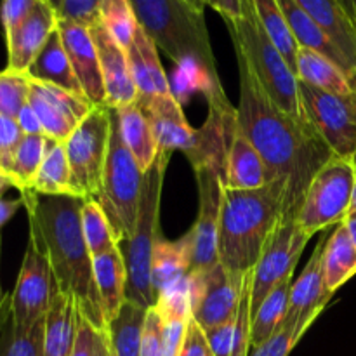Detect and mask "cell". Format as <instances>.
<instances>
[{
	"label": "cell",
	"instance_id": "obj_17",
	"mask_svg": "<svg viewBox=\"0 0 356 356\" xmlns=\"http://www.w3.org/2000/svg\"><path fill=\"white\" fill-rule=\"evenodd\" d=\"M327 238L329 235H322L301 277L292 284L291 289L287 315L282 325L294 329L301 337L332 298L325 289V275H323V252H325Z\"/></svg>",
	"mask_w": 356,
	"mask_h": 356
},
{
	"label": "cell",
	"instance_id": "obj_49",
	"mask_svg": "<svg viewBox=\"0 0 356 356\" xmlns=\"http://www.w3.org/2000/svg\"><path fill=\"white\" fill-rule=\"evenodd\" d=\"M179 356H214L209 348L207 339H205L204 330L197 325L193 318H190V323H188L186 341H184L183 351Z\"/></svg>",
	"mask_w": 356,
	"mask_h": 356
},
{
	"label": "cell",
	"instance_id": "obj_11",
	"mask_svg": "<svg viewBox=\"0 0 356 356\" xmlns=\"http://www.w3.org/2000/svg\"><path fill=\"white\" fill-rule=\"evenodd\" d=\"M56 285L51 264L35 238H28L16 287L10 294V315L17 329L28 330L45 318Z\"/></svg>",
	"mask_w": 356,
	"mask_h": 356
},
{
	"label": "cell",
	"instance_id": "obj_54",
	"mask_svg": "<svg viewBox=\"0 0 356 356\" xmlns=\"http://www.w3.org/2000/svg\"><path fill=\"white\" fill-rule=\"evenodd\" d=\"M351 163H353V169H355V190H353V202H351L350 216H348V218H356V153L351 156Z\"/></svg>",
	"mask_w": 356,
	"mask_h": 356
},
{
	"label": "cell",
	"instance_id": "obj_20",
	"mask_svg": "<svg viewBox=\"0 0 356 356\" xmlns=\"http://www.w3.org/2000/svg\"><path fill=\"white\" fill-rule=\"evenodd\" d=\"M58 13L49 0H40L33 13L6 37L7 70L26 73L49 37L58 30Z\"/></svg>",
	"mask_w": 356,
	"mask_h": 356
},
{
	"label": "cell",
	"instance_id": "obj_26",
	"mask_svg": "<svg viewBox=\"0 0 356 356\" xmlns=\"http://www.w3.org/2000/svg\"><path fill=\"white\" fill-rule=\"evenodd\" d=\"M191 263V236L190 233L181 240H159L152 256V289L156 301L159 296L177 282L184 280L190 275Z\"/></svg>",
	"mask_w": 356,
	"mask_h": 356
},
{
	"label": "cell",
	"instance_id": "obj_10",
	"mask_svg": "<svg viewBox=\"0 0 356 356\" xmlns=\"http://www.w3.org/2000/svg\"><path fill=\"white\" fill-rule=\"evenodd\" d=\"M301 110L336 156L356 153V90L336 94L298 80Z\"/></svg>",
	"mask_w": 356,
	"mask_h": 356
},
{
	"label": "cell",
	"instance_id": "obj_30",
	"mask_svg": "<svg viewBox=\"0 0 356 356\" xmlns=\"http://www.w3.org/2000/svg\"><path fill=\"white\" fill-rule=\"evenodd\" d=\"M117 113L122 139L131 149L143 172H146L159 155V143L153 134L152 125L138 101L118 108Z\"/></svg>",
	"mask_w": 356,
	"mask_h": 356
},
{
	"label": "cell",
	"instance_id": "obj_13",
	"mask_svg": "<svg viewBox=\"0 0 356 356\" xmlns=\"http://www.w3.org/2000/svg\"><path fill=\"white\" fill-rule=\"evenodd\" d=\"M308 242L309 236L298 228L296 221L278 222L252 270V315L278 284L294 277L299 257Z\"/></svg>",
	"mask_w": 356,
	"mask_h": 356
},
{
	"label": "cell",
	"instance_id": "obj_59",
	"mask_svg": "<svg viewBox=\"0 0 356 356\" xmlns=\"http://www.w3.org/2000/svg\"><path fill=\"white\" fill-rule=\"evenodd\" d=\"M186 2L190 3V6H193L195 9L202 10V13L205 10V0H186Z\"/></svg>",
	"mask_w": 356,
	"mask_h": 356
},
{
	"label": "cell",
	"instance_id": "obj_45",
	"mask_svg": "<svg viewBox=\"0 0 356 356\" xmlns=\"http://www.w3.org/2000/svg\"><path fill=\"white\" fill-rule=\"evenodd\" d=\"M40 0H2L0 2V23L3 37L13 33L37 7Z\"/></svg>",
	"mask_w": 356,
	"mask_h": 356
},
{
	"label": "cell",
	"instance_id": "obj_41",
	"mask_svg": "<svg viewBox=\"0 0 356 356\" xmlns=\"http://www.w3.org/2000/svg\"><path fill=\"white\" fill-rule=\"evenodd\" d=\"M31 79L26 73L0 72V115L17 118L19 111L26 106L30 96Z\"/></svg>",
	"mask_w": 356,
	"mask_h": 356
},
{
	"label": "cell",
	"instance_id": "obj_3",
	"mask_svg": "<svg viewBox=\"0 0 356 356\" xmlns=\"http://www.w3.org/2000/svg\"><path fill=\"white\" fill-rule=\"evenodd\" d=\"M285 184L271 181L257 190H222L218 254L226 271L243 277L259 261L280 222Z\"/></svg>",
	"mask_w": 356,
	"mask_h": 356
},
{
	"label": "cell",
	"instance_id": "obj_61",
	"mask_svg": "<svg viewBox=\"0 0 356 356\" xmlns=\"http://www.w3.org/2000/svg\"><path fill=\"white\" fill-rule=\"evenodd\" d=\"M355 23H356V14H355Z\"/></svg>",
	"mask_w": 356,
	"mask_h": 356
},
{
	"label": "cell",
	"instance_id": "obj_2",
	"mask_svg": "<svg viewBox=\"0 0 356 356\" xmlns=\"http://www.w3.org/2000/svg\"><path fill=\"white\" fill-rule=\"evenodd\" d=\"M23 207L30 219V236L35 238L51 264L58 291L75 302L83 318L106 332L92 273V254L82 233L83 198L49 197L33 190L21 191Z\"/></svg>",
	"mask_w": 356,
	"mask_h": 356
},
{
	"label": "cell",
	"instance_id": "obj_21",
	"mask_svg": "<svg viewBox=\"0 0 356 356\" xmlns=\"http://www.w3.org/2000/svg\"><path fill=\"white\" fill-rule=\"evenodd\" d=\"M156 49L159 47L155 42L138 24L131 44L125 49L132 80L138 90V101H146L172 92L165 72L160 65Z\"/></svg>",
	"mask_w": 356,
	"mask_h": 356
},
{
	"label": "cell",
	"instance_id": "obj_14",
	"mask_svg": "<svg viewBox=\"0 0 356 356\" xmlns=\"http://www.w3.org/2000/svg\"><path fill=\"white\" fill-rule=\"evenodd\" d=\"M209 118L202 129H195L190 145L183 149L193 169L211 167L222 176L229 146L236 131V108L229 104L222 86L209 89Z\"/></svg>",
	"mask_w": 356,
	"mask_h": 356
},
{
	"label": "cell",
	"instance_id": "obj_4",
	"mask_svg": "<svg viewBox=\"0 0 356 356\" xmlns=\"http://www.w3.org/2000/svg\"><path fill=\"white\" fill-rule=\"evenodd\" d=\"M138 24L176 65L193 66L209 89L221 86L207 21L186 0H129Z\"/></svg>",
	"mask_w": 356,
	"mask_h": 356
},
{
	"label": "cell",
	"instance_id": "obj_1",
	"mask_svg": "<svg viewBox=\"0 0 356 356\" xmlns=\"http://www.w3.org/2000/svg\"><path fill=\"white\" fill-rule=\"evenodd\" d=\"M240 72V101L236 125L263 159L271 181L285 184L280 221H296L309 183L330 162L334 152L312 122L287 113L273 103L249 65L236 54Z\"/></svg>",
	"mask_w": 356,
	"mask_h": 356
},
{
	"label": "cell",
	"instance_id": "obj_22",
	"mask_svg": "<svg viewBox=\"0 0 356 356\" xmlns=\"http://www.w3.org/2000/svg\"><path fill=\"white\" fill-rule=\"evenodd\" d=\"M138 103L152 125L160 149H169V152L181 149L183 152L190 145L195 129L190 127L181 103L172 92L146 101H138Z\"/></svg>",
	"mask_w": 356,
	"mask_h": 356
},
{
	"label": "cell",
	"instance_id": "obj_38",
	"mask_svg": "<svg viewBox=\"0 0 356 356\" xmlns=\"http://www.w3.org/2000/svg\"><path fill=\"white\" fill-rule=\"evenodd\" d=\"M80 219H82L83 238H86V243L92 257L108 252V250L118 245L113 228H111L99 202L94 200V198L83 202Z\"/></svg>",
	"mask_w": 356,
	"mask_h": 356
},
{
	"label": "cell",
	"instance_id": "obj_29",
	"mask_svg": "<svg viewBox=\"0 0 356 356\" xmlns=\"http://www.w3.org/2000/svg\"><path fill=\"white\" fill-rule=\"evenodd\" d=\"M76 336V308L56 289L45 315L44 356H70Z\"/></svg>",
	"mask_w": 356,
	"mask_h": 356
},
{
	"label": "cell",
	"instance_id": "obj_27",
	"mask_svg": "<svg viewBox=\"0 0 356 356\" xmlns=\"http://www.w3.org/2000/svg\"><path fill=\"white\" fill-rule=\"evenodd\" d=\"M278 3H280L282 10H284L285 19H287L289 28H291L292 35H294L299 47L312 49V51L332 59V61L336 63L337 66H341V68L350 75V79L356 83V73L353 72L350 63H348V59L343 56V52L336 47V44H334L329 37H327L325 31H323L322 28H320L305 10L296 3V0H278Z\"/></svg>",
	"mask_w": 356,
	"mask_h": 356
},
{
	"label": "cell",
	"instance_id": "obj_42",
	"mask_svg": "<svg viewBox=\"0 0 356 356\" xmlns=\"http://www.w3.org/2000/svg\"><path fill=\"white\" fill-rule=\"evenodd\" d=\"M23 138L24 134L16 118L0 115V170L6 176L10 177L14 155H16V149Z\"/></svg>",
	"mask_w": 356,
	"mask_h": 356
},
{
	"label": "cell",
	"instance_id": "obj_47",
	"mask_svg": "<svg viewBox=\"0 0 356 356\" xmlns=\"http://www.w3.org/2000/svg\"><path fill=\"white\" fill-rule=\"evenodd\" d=\"M139 356H162V316L155 306L146 312Z\"/></svg>",
	"mask_w": 356,
	"mask_h": 356
},
{
	"label": "cell",
	"instance_id": "obj_39",
	"mask_svg": "<svg viewBox=\"0 0 356 356\" xmlns=\"http://www.w3.org/2000/svg\"><path fill=\"white\" fill-rule=\"evenodd\" d=\"M45 318L31 329H17L13 315L6 320L0 332V356H44Z\"/></svg>",
	"mask_w": 356,
	"mask_h": 356
},
{
	"label": "cell",
	"instance_id": "obj_25",
	"mask_svg": "<svg viewBox=\"0 0 356 356\" xmlns=\"http://www.w3.org/2000/svg\"><path fill=\"white\" fill-rule=\"evenodd\" d=\"M270 183L263 159L236 125L225 167V186L229 190H257Z\"/></svg>",
	"mask_w": 356,
	"mask_h": 356
},
{
	"label": "cell",
	"instance_id": "obj_48",
	"mask_svg": "<svg viewBox=\"0 0 356 356\" xmlns=\"http://www.w3.org/2000/svg\"><path fill=\"white\" fill-rule=\"evenodd\" d=\"M233 325H235V318L222 323V325L204 330L205 339H207L209 348L214 356H232Z\"/></svg>",
	"mask_w": 356,
	"mask_h": 356
},
{
	"label": "cell",
	"instance_id": "obj_18",
	"mask_svg": "<svg viewBox=\"0 0 356 356\" xmlns=\"http://www.w3.org/2000/svg\"><path fill=\"white\" fill-rule=\"evenodd\" d=\"M89 30L96 45L97 58H99L106 104L118 110V108L134 103L138 99V90L132 80L125 49L111 37L110 31L99 21L90 24Z\"/></svg>",
	"mask_w": 356,
	"mask_h": 356
},
{
	"label": "cell",
	"instance_id": "obj_16",
	"mask_svg": "<svg viewBox=\"0 0 356 356\" xmlns=\"http://www.w3.org/2000/svg\"><path fill=\"white\" fill-rule=\"evenodd\" d=\"M28 104L40 120L44 134L58 143H65L94 108L86 96L37 80L30 83Z\"/></svg>",
	"mask_w": 356,
	"mask_h": 356
},
{
	"label": "cell",
	"instance_id": "obj_46",
	"mask_svg": "<svg viewBox=\"0 0 356 356\" xmlns=\"http://www.w3.org/2000/svg\"><path fill=\"white\" fill-rule=\"evenodd\" d=\"M299 339L301 336L294 329L282 325L266 343L250 351L249 356H289L296 344L299 343Z\"/></svg>",
	"mask_w": 356,
	"mask_h": 356
},
{
	"label": "cell",
	"instance_id": "obj_43",
	"mask_svg": "<svg viewBox=\"0 0 356 356\" xmlns=\"http://www.w3.org/2000/svg\"><path fill=\"white\" fill-rule=\"evenodd\" d=\"M104 334L97 330L87 318L76 312V336L70 356H99Z\"/></svg>",
	"mask_w": 356,
	"mask_h": 356
},
{
	"label": "cell",
	"instance_id": "obj_53",
	"mask_svg": "<svg viewBox=\"0 0 356 356\" xmlns=\"http://www.w3.org/2000/svg\"><path fill=\"white\" fill-rule=\"evenodd\" d=\"M0 252H2V236H0ZM10 315V294H3L2 287H0V332L6 323V320Z\"/></svg>",
	"mask_w": 356,
	"mask_h": 356
},
{
	"label": "cell",
	"instance_id": "obj_31",
	"mask_svg": "<svg viewBox=\"0 0 356 356\" xmlns=\"http://www.w3.org/2000/svg\"><path fill=\"white\" fill-rule=\"evenodd\" d=\"M323 275L325 289L330 296L336 294L348 280L356 275V247L348 232L346 222L336 226L329 235L323 252Z\"/></svg>",
	"mask_w": 356,
	"mask_h": 356
},
{
	"label": "cell",
	"instance_id": "obj_15",
	"mask_svg": "<svg viewBox=\"0 0 356 356\" xmlns=\"http://www.w3.org/2000/svg\"><path fill=\"white\" fill-rule=\"evenodd\" d=\"M198 184V216L191 236L190 273L207 271L219 264L218 235L222 204V176L211 167L195 169Z\"/></svg>",
	"mask_w": 356,
	"mask_h": 356
},
{
	"label": "cell",
	"instance_id": "obj_50",
	"mask_svg": "<svg viewBox=\"0 0 356 356\" xmlns=\"http://www.w3.org/2000/svg\"><path fill=\"white\" fill-rule=\"evenodd\" d=\"M17 124H19L21 131H23L24 136H33V134H44V129H42L40 120L35 115V111L31 110L30 104L26 103V106L19 111L17 115Z\"/></svg>",
	"mask_w": 356,
	"mask_h": 356
},
{
	"label": "cell",
	"instance_id": "obj_28",
	"mask_svg": "<svg viewBox=\"0 0 356 356\" xmlns=\"http://www.w3.org/2000/svg\"><path fill=\"white\" fill-rule=\"evenodd\" d=\"M26 75L31 80H37V82L51 83V86L59 87V89L68 90V92L86 96L75 72H73L72 63H70L68 54L65 51L59 30H56L49 37L44 49L38 52L35 61L28 68Z\"/></svg>",
	"mask_w": 356,
	"mask_h": 356
},
{
	"label": "cell",
	"instance_id": "obj_5",
	"mask_svg": "<svg viewBox=\"0 0 356 356\" xmlns=\"http://www.w3.org/2000/svg\"><path fill=\"white\" fill-rule=\"evenodd\" d=\"M172 152L160 149L155 162L145 172L141 202H139L138 219L134 233L129 240L120 242L127 266V294L125 299L141 308L149 309L156 306V298L152 289V256L156 242L162 240L160 232V202H162L163 181H165L167 163Z\"/></svg>",
	"mask_w": 356,
	"mask_h": 356
},
{
	"label": "cell",
	"instance_id": "obj_35",
	"mask_svg": "<svg viewBox=\"0 0 356 356\" xmlns=\"http://www.w3.org/2000/svg\"><path fill=\"white\" fill-rule=\"evenodd\" d=\"M31 190L49 197H76L72 186V169L63 143H51Z\"/></svg>",
	"mask_w": 356,
	"mask_h": 356
},
{
	"label": "cell",
	"instance_id": "obj_44",
	"mask_svg": "<svg viewBox=\"0 0 356 356\" xmlns=\"http://www.w3.org/2000/svg\"><path fill=\"white\" fill-rule=\"evenodd\" d=\"M101 0H63L58 10V17L63 21L90 26L99 16Z\"/></svg>",
	"mask_w": 356,
	"mask_h": 356
},
{
	"label": "cell",
	"instance_id": "obj_51",
	"mask_svg": "<svg viewBox=\"0 0 356 356\" xmlns=\"http://www.w3.org/2000/svg\"><path fill=\"white\" fill-rule=\"evenodd\" d=\"M205 6L221 14L222 19H236L242 16V0H205Z\"/></svg>",
	"mask_w": 356,
	"mask_h": 356
},
{
	"label": "cell",
	"instance_id": "obj_37",
	"mask_svg": "<svg viewBox=\"0 0 356 356\" xmlns=\"http://www.w3.org/2000/svg\"><path fill=\"white\" fill-rule=\"evenodd\" d=\"M52 141L54 139L47 138L45 134H33L24 136L23 141L19 143L16 155H14L13 170H10V179H13L14 188L19 190V193L31 190L38 169L47 155V149Z\"/></svg>",
	"mask_w": 356,
	"mask_h": 356
},
{
	"label": "cell",
	"instance_id": "obj_7",
	"mask_svg": "<svg viewBox=\"0 0 356 356\" xmlns=\"http://www.w3.org/2000/svg\"><path fill=\"white\" fill-rule=\"evenodd\" d=\"M143 181L145 172L122 139L117 108H111L110 146L101 177L99 193L94 200L99 202L103 207L118 243L129 240L134 233Z\"/></svg>",
	"mask_w": 356,
	"mask_h": 356
},
{
	"label": "cell",
	"instance_id": "obj_19",
	"mask_svg": "<svg viewBox=\"0 0 356 356\" xmlns=\"http://www.w3.org/2000/svg\"><path fill=\"white\" fill-rule=\"evenodd\" d=\"M58 30L70 63H72L73 72H75L76 79L82 86L86 97L94 106L106 104L99 58H97L96 45H94L89 26L59 19Z\"/></svg>",
	"mask_w": 356,
	"mask_h": 356
},
{
	"label": "cell",
	"instance_id": "obj_23",
	"mask_svg": "<svg viewBox=\"0 0 356 356\" xmlns=\"http://www.w3.org/2000/svg\"><path fill=\"white\" fill-rule=\"evenodd\" d=\"M343 52L356 73V23L339 0H296Z\"/></svg>",
	"mask_w": 356,
	"mask_h": 356
},
{
	"label": "cell",
	"instance_id": "obj_9",
	"mask_svg": "<svg viewBox=\"0 0 356 356\" xmlns=\"http://www.w3.org/2000/svg\"><path fill=\"white\" fill-rule=\"evenodd\" d=\"M111 131V108L97 104L76 125L65 145L72 169V186L79 198H96L101 188Z\"/></svg>",
	"mask_w": 356,
	"mask_h": 356
},
{
	"label": "cell",
	"instance_id": "obj_6",
	"mask_svg": "<svg viewBox=\"0 0 356 356\" xmlns=\"http://www.w3.org/2000/svg\"><path fill=\"white\" fill-rule=\"evenodd\" d=\"M236 54L242 56L266 96L287 113L302 117L298 79L264 31L252 0H242V16L225 19Z\"/></svg>",
	"mask_w": 356,
	"mask_h": 356
},
{
	"label": "cell",
	"instance_id": "obj_52",
	"mask_svg": "<svg viewBox=\"0 0 356 356\" xmlns=\"http://www.w3.org/2000/svg\"><path fill=\"white\" fill-rule=\"evenodd\" d=\"M19 207H23V200H3L2 195H0V228L16 214V211Z\"/></svg>",
	"mask_w": 356,
	"mask_h": 356
},
{
	"label": "cell",
	"instance_id": "obj_57",
	"mask_svg": "<svg viewBox=\"0 0 356 356\" xmlns=\"http://www.w3.org/2000/svg\"><path fill=\"white\" fill-rule=\"evenodd\" d=\"M10 186L14 188V184H13V181H10V177L6 176V174H3L2 170H0V195L3 193V190H7V188H10Z\"/></svg>",
	"mask_w": 356,
	"mask_h": 356
},
{
	"label": "cell",
	"instance_id": "obj_24",
	"mask_svg": "<svg viewBox=\"0 0 356 356\" xmlns=\"http://www.w3.org/2000/svg\"><path fill=\"white\" fill-rule=\"evenodd\" d=\"M92 273L104 320L106 323H110L118 315L124 302L127 301L125 299L127 266H125L124 254L120 250V243L108 252L92 257Z\"/></svg>",
	"mask_w": 356,
	"mask_h": 356
},
{
	"label": "cell",
	"instance_id": "obj_34",
	"mask_svg": "<svg viewBox=\"0 0 356 356\" xmlns=\"http://www.w3.org/2000/svg\"><path fill=\"white\" fill-rule=\"evenodd\" d=\"M294 280L292 277L285 278L266 296L257 312L252 315V329H250V351L266 343L284 323L287 315L291 289Z\"/></svg>",
	"mask_w": 356,
	"mask_h": 356
},
{
	"label": "cell",
	"instance_id": "obj_56",
	"mask_svg": "<svg viewBox=\"0 0 356 356\" xmlns=\"http://www.w3.org/2000/svg\"><path fill=\"white\" fill-rule=\"evenodd\" d=\"M344 222H346L348 232H350L351 240H353V243H355V247H356V218H348Z\"/></svg>",
	"mask_w": 356,
	"mask_h": 356
},
{
	"label": "cell",
	"instance_id": "obj_55",
	"mask_svg": "<svg viewBox=\"0 0 356 356\" xmlns=\"http://www.w3.org/2000/svg\"><path fill=\"white\" fill-rule=\"evenodd\" d=\"M343 3V7L346 9V13L350 14L351 17L355 19V14H356V0H339Z\"/></svg>",
	"mask_w": 356,
	"mask_h": 356
},
{
	"label": "cell",
	"instance_id": "obj_8",
	"mask_svg": "<svg viewBox=\"0 0 356 356\" xmlns=\"http://www.w3.org/2000/svg\"><path fill=\"white\" fill-rule=\"evenodd\" d=\"M355 190V169L351 159L332 156L309 183L301 209L298 228L312 238L330 226L344 222L350 216Z\"/></svg>",
	"mask_w": 356,
	"mask_h": 356
},
{
	"label": "cell",
	"instance_id": "obj_12",
	"mask_svg": "<svg viewBox=\"0 0 356 356\" xmlns=\"http://www.w3.org/2000/svg\"><path fill=\"white\" fill-rule=\"evenodd\" d=\"M243 277L232 275L221 263L207 271L190 273L188 291L191 318L202 330L222 325L235 318L242 296Z\"/></svg>",
	"mask_w": 356,
	"mask_h": 356
},
{
	"label": "cell",
	"instance_id": "obj_32",
	"mask_svg": "<svg viewBox=\"0 0 356 356\" xmlns=\"http://www.w3.org/2000/svg\"><path fill=\"white\" fill-rule=\"evenodd\" d=\"M296 76L301 82L309 83L316 89L327 90V92L350 94L356 90V83L341 66L312 49L299 47L298 75Z\"/></svg>",
	"mask_w": 356,
	"mask_h": 356
},
{
	"label": "cell",
	"instance_id": "obj_58",
	"mask_svg": "<svg viewBox=\"0 0 356 356\" xmlns=\"http://www.w3.org/2000/svg\"><path fill=\"white\" fill-rule=\"evenodd\" d=\"M99 356H110V348H108V336L104 334V339L103 344H101V350H99Z\"/></svg>",
	"mask_w": 356,
	"mask_h": 356
},
{
	"label": "cell",
	"instance_id": "obj_60",
	"mask_svg": "<svg viewBox=\"0 0 356 356\" xmlns=\"http://www.w3.org/2000/svg\"><path fill=\"white\" fill-rule=\"evenodd\" d=\"M49 3H51V6L54 7V10H56V13H58V10H59V7H61V3H63V0H49Z\"/></svg>",
	"mask_w": 356,
	"mask_h": 356
},
{
	"label": "cell",
	"instance_id": "obj_33",
	"mask_svg": "<svg viewBox=\"0 0 356 356\" xmlns=\"http://www.w3.org/2000/svg\"><path fill=\"white\" fill-rule=\"evenodd\" d=\"M148 309L125 301L118 315L108 323L106 336L110 356H139L141 355L143 329H145Z\"/></svg>",
	"mask_w": 356,
	"mask_h": 356
},
{
	"label": "cell",
	"instance_id": "obj_36",
	"mask_svg": "<svg viewBox=\"0 0 356 356\" xmlns=\"http://www.w3.org/2000/svg\"><path fill=\"white\" fill-rule=\"evenodd\" d=\"M252 3L268 37L271 38V42L282 52L287 65L291 66L292 73L298 75L299 45L296 42L294 35H292L291 28H289L287 19H285L284 10H282L278 0H252Z\"/></svg>",
	"mask_w": 356,
	"mask_h": 356
},
{
	"label": "cell",
	"instance_id": "obj_40",
	"mask_svg": "<svg viewBox=\"0 0 356 356\" xmlns=\"http://www.w3.org/2000/svg\"><path fill=\"white\" fill-rule=\"evenodd\" d=\"M97 21L122 47H129L138 28V19L129 0H101Z\"/></svg>",
	"mask_w": 356,
	"mask_h": 356
}]
</instances>
